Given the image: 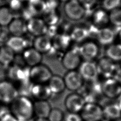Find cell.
Instances as JSON below:
<instances>
[{
	"mask_svg": "<svg viewBox=\"0 0 121 121\" xmlns=\"http://www.w3.org/2000/svg\"><path fill=\"white\" fill-rule=\"evenodd\" d=\"M47 84L53 95H60L66 89L63 78L58 75H53Z\"/></svg>",
	"mask_w": 121,
	"mask_h": 121,
	"instance_id": "7402d4cb",
	"label": "cell"
},
{
	"mask_svg": "<svg viewBox=\"0 0 121 121\" xmlns=\"http://www.w3.org/2000/svg\"><path fill=\"white\" fill-rule=\"evenodd\" d=\"M14 16L7 5L0 6V26H8Z\"/></svg>",
	"mask_w": 121,
	"mask_h": 121,
	"instance_id": "f546056e",
	"label": "cell"
},
{
	"mask_svg": "<svg viewBox=\"0 0 121 121\" xmlns=\"http://www.w3.org/2000/svg\"><path fill=\"white\" fill-rule=\"evenodd\" d=\"M112 76L113 77V79L119 83H121V67H116Z\"/></svg>",
	"mask_w": 121,
	"mask_h": 121,
	"instance_id": "ab89813d",
	"label": "cell"
},
{
	"mask_svg": "<svg viewBox=\"0 0 121 121\" xmlns=\"http://www.w3.org/2000/svg\"><path fill=\"white\" fill-rule=\"evenodd\" d=\"M119 37H120V40L121 41V30L120 32V33H119Z\"/></svg>",
	"mask_w": 121,
	"mask_h": 121,
	"instance_id": "f6af8a7d",
	"label": "cell"
},
{
	"mask_svg": "<svg viewBox=\"0 0 121 121\" xmlns=\"http://www.w3.org/2000/svg\"><path fill=\"white\" fill-rule=\"evenodd\" d=\"M28 40L24 36H11L6 45L10 48L16 54L22 53L26 48L30 47Z\"/></svg>",
	"mask_w": 121,
	"mask_h": 121,
	"instance_id": "5bb4252c",
	"label": "cell"
},
{
	"mask_svg": "<svg viewBox=\"0 0 121 121\" xmlns=\"http://www.w3.org/2000/svg\"><path fill=\"white\" fill-rule=\"evenodd\" d=\"M82 6L87 10L91 9L96 4L97 0H78Z\"/></svg>",
	"mask_w": 121,
	"mask_h": 121,
	"instance_id": "74e56055",
	"label": "cell"
},
{
	"mask_svg": "<svg viewBox=\"0 0 121 121\" xmlns=\"http://www.w3.org/2000/svg\"><path fill=\"white\" fill-rule=\"evenodd\" d=\"M9 0H0V6L6 5V4H8Z\"/></svg>",
	"mask_w": 121,
	"mask_h": 121,
	"instance_id": "60d3db41",
	"label": "cell"
},
{
	"mask_svg": "<svg viewBox=\"0 0 121 121\" xmlns=\"http://www.w3.org/2000/svg\"><path fill=\"white\" fill-rule=\"evenodd\" d=\"M7 6L12 11L14 17H20L24 8V2L21 0H9Z\"/></svg>",
	"mask_w": 121,
	"mask_h": 121,
	"instance_id": "1f68e13d",
	"label": "cell"
},
{
	"mask_svg": "<svg viewBox=\"0 0 121 121\" xmlns=\"http://www.w3.org/2000/svg\"><path fill=\"white\" fill-rule=\"evenodd\" d=\"M26 6L35 17L43 15L46 10L44 0H28Z\"/></svg>",
	"mask_w": 121,
	"mask_h": 121,
	"instance_id": "83f0119b",
	"label": "cell"
},
{
	"mask_svg": "<svg viewBox=\"0 0 121 121\" xmlns=\"http://www.w3.org/2000/svg\"><path fill=\"white\" fill-rule=\"evenodd\" d=\"M0 121H18L10 112H8L0 118Z\"/></svg>",
	"mask_w": 121,
	"mask_h": 121,
	"instance_id": "f35d334b",
	"label": "cell"
},
{
	"mask_svg": "<svg viewBox=\"0 0 121 121\" xmlns=\"http://www.w3.org/2000/svg\"><path fill=\"white\" fill-rule=\"evenodd\" d=\"M121 121V120H118V121Z\"/></svg>",
	"mask_w": 121,
	"mask_h": 121,
	"instance_id": "7dc6e473",
	"label": "cell"
},
{
	"mask_svg": "<svg viewBox=\"0 0 121 121\" xmlns=\"http://www.w3.org/2000/svg\"><path fill=\"white\" fill-rule=\"evenodd\" d=\"M69 35L73 42L82 43L89 37L87 29L85 26H77L71 28Z\"/></svg>",
	"mask_w": 121,
	"mask_h": 121,
	"instance_id": "484cf974",
	"label": "cell"
},
{
	"mask_svg": "<svg viewBox=\"0 0 121 121\" xmlns=\"http://www.w3.org/2000/svg\"><path fill=\"white\" fill-rule=\"evenodd\" d=\"M63 121H83L80 113L68 112L64 115Z\"/></svg>",
	"mask_w": 121,
	"mask_h": 121,
	"instance_id": "8d00e7d4",
	"label": "cell"
},
{
	"mask_svg": "<svg viewBox=\"0 0 121 121\" xmlns=\"http://www.w3.org/2000/svg\"><path fill=\"white\" fill-rule=\"evenodd\" d=\"M2 27L0 26V33H1V31H2Z\"/></svg>",
	"mask_w": 121,
	"mask_h": 121,
	"instance_id": "bcb514c9",
	"label": "cell"
},
{
	"mask_svg": "<svg viewBox=\"0 0 121 121\" xmlns=\"http://www.w3.org/2000/svg\"><path fill=\"white\" fill-rule=\"evenodd\" d=\"M107 57L112 60L119 61L121 60V43L110 45L106 50Z\"/></svg>",
	"mask_w": 121,
	"mask_h": 121,
	"instance_id": "4dcf8cb0",
	"label": "cell"
},
{
	"mask_svg": "<svg viewBox=\"0 0 121 121\" xmlns=\"http://www.w3.org/2000/svg\"><path fill=\"white\" fill-rule=\"evenodd\" d=\"M121 3V0H103L102 6L104 9L112 11L117 9Z\"/></svg>",
	"mask_w": 121,
	"mask_h": 121,
	"instance_id": "e575fe53",
	"label": "cell"
},
{
	"mask_svg": "<svg viewBox=\"0 0 121 121\" xmlns=\"http://www.w3.org/2000/svg\"><path fill=\"white\" fill-rule=\"evenodd\" d=\"M63 67L68 71L76 70L82 62V58L78 48H71L64 52L61 58Z\"/></svg>",
	"mask_w": 121,
	"mask_h": 121,
	"instance_id": "5b68a950",
	"label": "cell"
},
{
	"mask_svg": "<svg viewBox=\"0 0 121 121\" xmlns=\"http://www.w3.org/2000/svg\"><path fill=\"white\" fill-rule=\"evenodd\" d=\"M17 87L9 80L0 81V102L9 105L18 96Z\"/></svg>",
	"mask_w": 121,
	"mask_h": 121,
	"instance_id": "277c9868",
	"label": "cell"
},
{
	"mask_svg": "<svg viewBox=\"0 0 121 121\" xmlns=\"http://www.w3.org/2000/svg\"><path fill=\"white\" fill-rule=\"evenodd\" d=\"M52 75L51 69L42 63L30 68L29 78L33 84H47Z\"/></svg>",
	"mask_w": 121,
	"mask_h": 121,
	"instance_id": "3957f363",
	"label": "cell"
},
{
	"mask_svg": "<svg viewBox=\"0 0 121 121\" xmlns=\"http://www.w3.org/2000/svg\"><path fill=\"white\" fill-rule=\"evenodd\" d=\"M46 10H54L60 9V3L59 0H44Z\"/></svg>",
	"mask_w": 121,
	"mask_h": 121,
	"instance_id": "d590c367",
	"label": "cell"
},
{
	"mask_svg": "<svg viewBox=\"0 0 121 121\" xmlns=\"http://www.w3.org/2000/svg\"><path fill=\"white\" fill-rule=\"evenodd\" d=\"M102 90L104 95L113 98L121 94V86L114 79L108 78L102 85Z\"/></svg>",
	"mask_w": 121,
	"mask_h": 121,
	"instance_id": "9a60e30c",
	"label": "cell"
},
{
	"mask_svg": "<svg viewBox=\"0 0 121 121\" xmlns=\"http://www.w3.org/2000/svg\"><path fill=\"white\" fill-rule=\"evenodd\" d=\"M63 78L66 88L71 91H78L84 85L85 81L77 70L68 71Z\"/></svg>",
	"mask_w": 121,
	"mask_h": 121,
	"instance_id": "9c48e42d",
	"label": "cell"
},
{
	"mask_svg": "<svg viewBox=\"0 0 121 121\" xmlns=\"http://www.w3.org/2000/svg\"><path fill=\"white\" fill-rule=\"evenodd\" d=\"M92 24L98 27H104L109 20V16L104 9H97L95 11L92 16Z\"/></svg>",
	"mask_w": 121,
	"mask_h": 121,
	"instance_id": "d4e9b609",
	"label": "cell"
},
{
	"mask_svg": "<svg viewBox=\"0 0 121 121\" xmlns=\"http://www.w3.org/2000/svg\"><path fill=\"white\" fill-rule=\"evenodd\" d=\"M86 104L83 96L78 93H72L68 95L64 101L65 107L69 112L80 113Z\"/></svg>",
	"mask_w": 121,
	"mask_h": 121,
	"instance_id": "ba28073f",
	"label": "cell"
},
{
	"mask_svg": "<svg viewBox=\"0 0 121 121\" xmlns=\"http://www.w3.org/2000/svg\"><path fill=\"white\" fill-rule=\"evenodd\" d=\"M43 19L48 26H57L61 22V12L59 9L46 10L43 15Z\"/></svg>",
	"mask_w": 121,
	"mask_h": 121,
	"instance_id": "cb8c5ba5",
	"label": "cell"
},
{
	"mask_svg": "<svg viewBox=\"0 0 121 121\" xmlns=\"http://www.w3.org/2000/svg\"><path fill=\"white\" fill-rule=\"evenodd\" d=\"M63 13L66 18L70 21L78 22L83 19L87 10L78 0H69L64 3Z\"/></svg>",
	"mask_w": 121,
	"mask_h": 121,
	"instance_id": "7a4b0ae2",
	"label": "cell"
},
{
	"mask_svg": "<svg viewBox=\"0 0 121 121\" xmlns=\"http://www.w3.org/2000/svg\"><path fill=\"white\" fill-rule=\"evenodd\" d=\"M52 109L47 100H37L34 102V115L36 118L47 119Z\"/></svg>",
	"mask_w": 121,
	"mask_h": 121,
	"instance_id": "44dd1931",
	"label": "cell"
},
{
	"mask_svg": "<svg viewBox=\"0 0 121 121\" xmlns=\"http://www.w3.org/2000/svg\"><path fill=\"white\" fill-rule=\"evenodd\" d=\"M32 45L33 47L43 55L48 53L52 48V38L47 35L35 37Z\"/></svg>",
	"mask_w": 121,
	"mask_h": 121,
	"instance_id": "ac0fdd59",
	"label": "cell"
},
{
	"mask_svg": "<svg viewBox=\"0 0 121 121\" xmlns=\"http://www.w3.org/2000/svg\"><path fill=\"white\" fill-rule=\"evenodd\" d=\"M64 114L59 108H52L47 119L49 121H63Z\"/></svg>",
	"mask_w": 121,
	"mask_h": 121,
	"instance_id": "836d02e7",
	"label": "cell"
},
{
	"mask_svg": "<svg viewBox=\"0 0 121 121\" xmlns=\"http://www.w3.org/2000/svg\"><path fill=\"white\" fill-rule=\"evenodd\" d=\"M78 69V71L85 81L89 82L97 80L98 73L96 63L93 61L84 60Z\"/></svg>",
	"mask_w": 121,
	"mask_h": 121,
	"instance_id": "8fae6325",
	"label": "cell"
},
{
	"mask_svg": "<svg viewBox=\"0 0 121 121\" xmlns=\"http://www.w3.org/2000/svg\"><path fill=\"white\" fill-rule=\"evenodd\" d=\"M80 114L83 121H100L103 118V109L97 103H86Z\"/></svg>",
	"mask_w": 121,
	"mask_h": 121,
	"instance_id": "52a82bcc",
	"label": "cell"
},
{
	"mask_svg": "<svg viewBox=\"0 0 121 121\" xmlns=\"http://www.w3.org/2000/svg\"></svg>",
	"mask_w": 121,
	"mask_h": 121,
	"instance_id": "c3c4849f",
	"label": "cell"
},
{
	"mask_svg": "<svg viewBox=\"0 0 121 121\" xmlns=\"http://www.w3.org/2000/svg\"><path fill=\"white\" fill-rule=\"evenodd\" d=\"M96 38L100 44L106 45L111 44L113 41L115 34L112 29L104 27L99 29Z\"/></svg>",
	"mask_w": 121,
	"mask_h": 121,
	"instance_id": "4316f807",
	"label": "cell"
},
{
	"mask_svg": "<svg viewBox=\"0 0 121 121\" xmlns=\"http://www.w3.org/2000/svg\"><path fill=\"white\" fill-rule=\"evenodd\" d=\"M32 121H49L46 118H36L35 120Z\"/></svg>",
	"mask_w": 121,
	"mask_h": 121,
	"instance_id": "b9f144b4",
	"label": "cell"
},
{
	"mask_svg": "<svg viewBox=\"0 0 121 121\" xmlns=\"http://www.w3.org/2000/svg\"><path fill=\"white\" fill-rule=\"evenodd\" d=\"M103 118L107 119H116L121 116V110L118 104H107L103 110Z\"/></svg>",
	"mask_w": 121,
	"mask_h": 121,
	"instance_id": "f1b7e54d",
	"label": "cell"
},
{
	"mask_svg": "<svg viewBox=\"0 0 121 121\" xmlns=\"http://www.w3.org/2000/svg\"><path fill=\"white\" fill-rule=\"evenodd\" d=\"M78 49L81 58L84 60L93 61L99 52L97 45L93 41H84L78 47Z\"/></svg>",
	"mask_w": 121,
	"mask_h": 121,
	"instance_id": "7c38bea8",
	"label": "cell"
},
{
	"mask_svg": "<svg viewBox=\"0 0 121 121\" xmlns=\"http://www.w3.org/2000/svg\"><path fill=\"white\" fill-rule=\"evenodd\" d=\"M96 66L98 75L101 74L107 78L113 76L116 68L112 60L108 57L101 58L96 63Z\"/></svg>",
	"mask_w": 121,
	"mask_h": 121,
	"instance_id": "ffe728a7",
	"label": "cell"
},
{
	"mask_svg": "<svg viewBox=\"0 0 121 121\" xmlns=\"http://www.w3.org/2000/svg\"><path fill=\"white\" fill-rule=\"evenodd\" d=\"M109 20L116 27H121V9L118 8L112 10L109 15Z\"/></svg>",
	"mask_w": 121,
	"mask_h": 121,
	"instance_id": "d6a6232c",
	"label": "cell"
},
{
	"mask_svg": "<svg viewBox=\"0 0 121 121\" xmlns=\"http://www.w3.org/2000/svg\"><path fill=\"white\" fill-rule=\"evenodd\" d=\"M16 59V53L6 45L0 46V64L9 67L13 64Z\"/></svg>",
	"mask_w": 121,
	"mask_h": 121,
	"instance_id": "603a6c76",
	"label": "cell"
},
{
	"mask_svg": "<svg viewBox=\"0 0 121 121\" xmlns=\"http://www.w3.org/2000/svg\"><path fill=\"white\" fill-rule=\"evenodd\" d=\"M52 47L61 52H65L69 49L71 43H73L69 34L66 33H60L55 35L52 39Z\"/></svg>",
	"mask_w": 121,
	"mask_h": 121,
	"instance_id": "2e32d148",
	"label": "cell"
},
{
	"mask_svg": "<svg viewBox=\"0 0 121 121\" xmlns=\"http://www.w3.org/2000/svg\"><path fill=\"white\" fill-rule=\"evenodd\" d=\"M53 95L47 84H33L30 96L37 100H48Z\"/></svg>",
	"mask_w": 121,
	"mask_h": 121,
	"instance_id": "e0dca14e",
	"label": "cell"
},
{
	"mask_svg": "<svg viewBox=\"0 0 121 121\" xmlns=\"http://www.w3.org/2000/svg\"><path fill=\"white\" fill-rule=\"evenodd\" d=\"M7 27L12 36H24L27 33L26 21L20 17H14Z\"/></svg>",
	"mask_w": 121,
	"mask_h": 121,
	"instance_id": "d6986e66",
	"label": "cell"
},
{
	"mask_svg": "<svg viewBox=\"0 0 121 121\" xmlns=\"http://www.w3.org/2000/svg\"><path fill=\"white\" fill-rule=\"evenodd\" d=\"M9 105L10 112L18 121H32L35 116L34 102L29 97L18 95Z\"/></svg>",
	"mask_w": 121,
	"mask_h": 121,
	"instance_id": "6da1fadb",
	"label": "cell"
},
{
	"mask_svg": "<svg viewBox=\"0 0 121 121\" xmlns=\"http://www.w3.org/2000/svg\"><path fill=\"white\" fill-rule=\"evenodd\" d=\"M7 75L9 80L16 82L19 84L27 82L30 80V67L25 65L13 64L8 67Z\"/></svg>",
	"mask_w": 121,
	"mask_h": 121,
	"instance_id": "8992f818",
	"label": "cell"
},
{
	"mask_svg": "<svg viewBox=\"0 0 121 121\" xmlns=\"http://www.w3.org/2000/svg\"><path fill=\"white\" fill-rule=\"evenodd\" d=\"M21 54L23 62L30 68L42 63L43 54L34 47H30L26 48Z\"/></svg>",
	"mask_w": 121,
	"mask_h": 121,
	"instance_id": "4fadbf2b",
	"label": "cell"
},
{
	"mask_svg": "<svg viewBox=\"0 0 121 121\" xmlns=\"http://www.w3.org/2000/svg\"><path fill=\"white\" fill-rule=\"evenodd\" d=\"M48 26L43 18L35 17L26 21L27 33L35 37L46 35Z\"/></svg>",
	"mask_w": 121,
	"mask_h": 121,
	"instance_id": "30bf717a",
	"label": "cell"
},
{
	"mask_svg": "<svg viewBox=\"0 0 121 121\" xmlns=\"http://www.w3.org/2000/svg\"><path fill=\"white\" fill-rule=\"evenodd\" d=\"M59 0L61 2H63V3H64V2L67 1H68V0Z\"/></svg>",
	"mask_w": 121,
	"mask_h": 121,
	"instance_id": "ee69618b",
	"label": "cell"
},
{
	"mask_svg": "<svg viewBox=\"0 0 121 121\" xmlns=\"http://www.w3.org/2000/svg\"><path fill=\"white\" fill-rule=\"evenodd\" d=\"M120 109H121V98H120V99L119 100V103L118 104Z\"/></svg>",
	"mask_w": 121,
	"mask_h": 121,
	"instance_id": "7bdbcfd3",
	"label": "cell"
}]
</instances>
